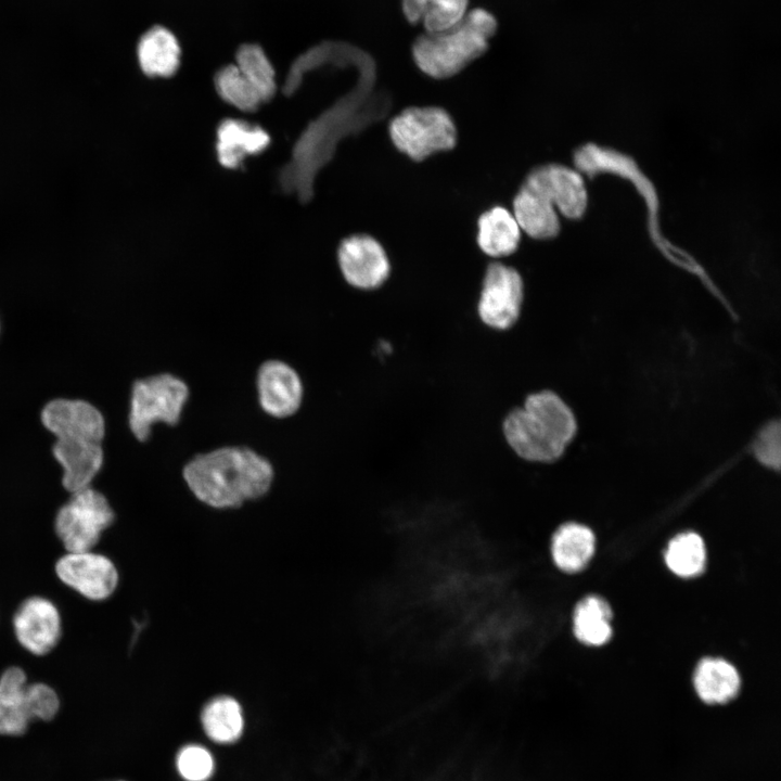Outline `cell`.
Instances as JSON below:
<instances>
[{
  "label": "cell",
  "instance_id": "obj_1",
  "mask_svg": "<svg viewBox=\"0 0 781 781\" xmlns=\"http://www.w3.org/2000/svg\"><path fill=\"white\" fill-rule=\"evenodd\" d=\"M182 474L200 501L226 509L264 496L271 486L273 468L247 447L228 446L195 456Z\"/></svg>",
  "mask_w": 781,
  "mask_h": 781
},
{
  "label": "cell",
  "instance_id": "obj_2",
  "mask_svg": "<svg viewBox=\"0 0 781 781\" xmlns=\"http://www.w3.org/2000/svg\"><path fill=\"white\" fill-rule=\"evenodd\" d=\"M40 419L56 437L52 453L63 469V487L72 494L90 486L103 464L102 413L85 400L53 399Z\"/></svg>",
  "mask_w": 781,
  "mask_h": 781
},
{
  "label": "cell",
  "instance_id": "obj_3",
  "mask_svg": "<svg viewBox=\"0 0 781 781\" xmlns=\"http://www.w3.org/2000/svg\"><path fill=\"white\" fill-rule=\"evenodd\" d=\"M577 433L575 414L556 392L529 393L502 421V434L512 452L529 463L560 461Z\"/></svg>",
  "mask_w": 781,
  "mask_h": 781
},
{
  "label": "cell",
  "instance_id": "obj_4",
  "mask_svg": "<svg viewBox=\"0 0 781 781\" xmlns=\"http://www.w3.org/2000/svg\"><path fill=\"white\" fill-rule=\"evenodd\" d=\"M496 29L491 13L481 8L470 10L454 26L419 36L412 46L414 63L431 78H451L486 52Z\"/></svg>",
  "mask_w": 781,
  "mask_h": 781
},
{
  "label": "cell",
  "instance_id": "obj_5",
  "mask_svg": "<svg viewBox=\"0 0 781 781\" xmlns=\"http://www.w3.org/2000/svg\"><path fill=\"white\" fill-rule=\"evenodd\" d=\"M397 152L422 163L457 145L458 130L449 112L438 105H410L394 115L386 126Z\"/></svg>",
  "mask_w": 781,
  "mask_h": 781
},
{
  "label": "cell",
  "instance_id": "obj_6",
  "mask_svg": "<svg viewBox=\"0 0 781 781\" xmlns=\"http://www.w3.org/2000/svg\"><path fill=\"white\" fill-rule=\"evenodd\" d=\"M189 394L188 385L170 373L136 381L131 387L129 411V427L135 437L146 440L152 426L158 422L177 425Z\"/></svg>",
  "mask_w": 781,
  "mask_h": 781
},
{
  "label": "cell",
  "instance_id": "obj_7",
  "mask_svg": "<svg viewBox=\"0 0 781 781\" xmlns=\"http://www.w3.org/2000/svg\"><path fill=\"white\" fill-rule=\"evenodd\" d=\"M56 512L54 532L66 552L93 550L115 514L106 497L88 486L71 494Z\"/></svg>",
  "mask_w": 781,
  "mask_h": 781
},
{
  "label": "cell",
  "instance_id": "obj_8",
  "mask_svg": "<svg viewBox=\"0 0 781 781\" xmlns=\"http://www.w3.org/2000/svg\"><path fill=\"white\" fill-rule=\"evenodd\" d=\"M524 296L520 271L500 259H489L476 302L477 317L491 330L507 331L520 319Z\"/></svg>",
  "mask_w": 781,
  "mask_h": 781
},
{
  "label": "cell",
  "instance_id": "obj_9",
  "mask_svg": "<svg viewBox=\"0 0 781 781\" xmlns=\"http://www.w3.org/2000/svg\"><path fill=\"white\" fill-rule=\"evenodd\" d=\"M336 265L345 284L358 291L380 289L392 271L389 257L382 243L360 232L348 234L340 241Z\"/></svg>",
  "mask_w": 781,
  "mask_h": 781
},
{
  "label": "cell",
  "instance_id": "obj_10",
  "mask_svg": "<svg viewBox=\"0 0 781 781\" xmlns=\"http://www.w3.org/2000/svg\"><path fill=\"white\" fill-rule=\"evenodd\" d=\"M59 580L90 601H104L116 590L119 574L114 562L93 550L66 552L54 564Z\"/></svg>",
  "mask_w": 781,
  "mask_h": 781
},
{
  "label": "cell",
  "instance_id": "obj_11",
  "mask_svg": "<svg viewBox=\"0 0 781 781\" xmlns=\"http://www.w3.org/2000/svg\"><path fill=\"white\" fill-rule=\"evenodd\" d=\"M12 626L20 645L36 656L50 653L62 636V617L57 606L41 596L29 597L20 604Z\"/></svg>",
  "mask_w": 781,
  "mask_h": 781
},
{
  "label": "cell",
  "instance_id": "obj_12",
  "mask_svg": "<svg viewBox=\"0 0 781 781\" xmlns=\"http://www.w3.org/2000/svg\"><path fill=\"white\" fill-rule=\"evenodd\" d=\"M521 184L545 196L555 209L569 219L580 218L587 207V191L580 175L560 164L530 169Z\"/></svg>",
  "mask_w": 781,
  "mask_h": 781
},
{
  "label": "cell",
  "instance_id": "obj_13",
  "mask_svg": "<svg viewBox=\"0 0 781 781\" xmlns=\"http://www.w3.org/2000/svg\"><path fill=\"white\" fill-rule=\"evenodd\" d=\"M258 400L261 409L274 418L294 414L303 400V384L297 372L280 360L265 361L258 369Z\"/></svg>",
  "mask_w": 781,
  "mask_h": 781
},
{
  "label": "cell",
  "instance_id": "obj_14",
  "mask_svg": "<svg viewBox=\"0 0 781 781\" xmlns=\"http://www.w3.org/2000/svg\"><path fill=\"white\" fill-rule=\"evenodd\" d=\"M523 233L510 208L495 205L481 213L476 219L475 242L489 259L512 256L522 243Z\"/></svg>",
  "mask_w": 781,
  "mask_h": 781
},
{
  "label": "cell",
  "instance_id": "obj_15",
  "mask_svg": "<svg viewBox=\"0 0 781 781\" xmlns=\"http://www.w3.org/2000/svg\"><path fill=\"white\" fill-rule=\"evenodd\" d=\"M25 670L10 666L0 675V735H24L35 722Z\"/></svg>",
  "mask_w": 781,
  "mask_h": 781
},
{
  "label": "cell",
  "instance_id": "obj_16",
  "mask_svg": "<svg viewBox=\"0 0 781 781\" xmlns=\"http://www.w3.org/2000/svg\"><path fill=\"white\" fill-rule=\"evenodd\" d=\"M270 138L260 126L242 119L227 118L217 128L216 152L220 165L240 167L246 156L258 155L269 145Z\"/></svg>",
  "mask_w": 781,
  "mask_h": 781
},
{
  "label": "cell",
  "instance_id": "obj_17",
  "mask_svg": "<svg viewBox=\"0 0 781 781\" xmlns=\"http://www.w3.org/2000/svg\"><path fill=\"white\" fill-rule=\"evenodd\" d=\"M137 56L144 75L169 78L180 67L182 49L178 38L169 28L154 25L140 37Z\"/></svg>",
  "mask_w": 781,
  "mask_h": 781
},
{
  "label": "cell",
  "instance_id": "obj_18",
  "mask_svg": "<svg viewBox=\"0 0 781 781\" xmlns=\"http://www.w3.org/2000/svg\"><path fill=\"white\" fill-rule=\"evenodd\" d=\"M510 209L522 233L533 240H550L560 232L561 225L554 206L545 196L523 184L513 195Z\"/></svg>",
  "mask_w": 781,
  "mask_h": 781
},
{
  "label": "cell",
  "instance_id": "obj_19",
  "mask_svg": "<svg viewBox=\"0 0 781 781\" xmlns=\"http://www.w3.org/2000/svg\"><path fill=\"white\" fill-rule=\"evenodd\" d=\"M596 550L593 532L576 522L560 524L552 533L549 552L553 564L563 573L580 572Z\"/></svg>",
  "mask_w": 781,
  "mask_h": 781
},
{
  "label": "cell",
  "instance_id": "obj_20",
  "mask_svg": "<svg viewBox=\"0 0 781 781\" xmlns=\"http://www.w3.org/2000/svg\"><path fill=\"white\" fill-rule=\"evenodd\" d=\"M693 687L703 703L722 705L738 696L741 689V677L737 668L728 661L705 657L694 669Z\"/></svg>",
  "mask_w": 781,
  "mask_h": 781
},
{
  "label": "cell",
  "instance_id": "obj_21",
  "mask_svg": "<svg viewBox=\"0 0 781 781\" xmlns=\"http://www.w3.org/2000/svg\"><path fill=\"white\" fill-rule=\"evenodd\" d=\"M205 735L219 745H230L243 734L245 720L241 704L230 695L209 700L200 715Z\"/></svg>",
  "mask_w": 781,
  "mask_h": 781
},
{
  "label": "cell",
  "instance_id": "obj_22",
  "mask_svg": "<svg viewBox=\"0 0 781 781\" xmlns=\"http://www.w3.org/2000/svg\"><path fill=\"white\" fill-rule=\"evenodd\" d=\"M612 610L606 600L597 596L581 599L573 612V632L584 644L600 646L612 637Z\"/></svg>",
  "mask_w": 781,
  "mask_h": 781
},
{
  "label": "cell",
  "instance_id": "obj_23",
  "mask_svg": "<svg viewBox=\"0 0 781 781\" xmlns=\"http://www.w3.org/2000/svg\"><path fill=\"white\" fill-rule=\"evenodd\" d=\"M234 59V64L255 88L263 103L271 100L277 92V75L263 47L252 42L242 43Z\"/></svg>",
  "mask_w": 781,
  "mask_h": 781
},
{
  "label": "cell",
  "instance_id": "obj_24",
  "mask_svg": "<svg viewBox=\"0 0 781 781\" xmlns=\"http://www.w3.org/2000/svg\"><path fill=\"white\" fill-rule=\"evenodd\" d=\"M664 561L668 569L680 578L700 575L706 563L704 540L694 532L678 534L669 540Z\"/></svg>",
  "mask_w": 781,
  "mask_h": 781
},
{
  "label": "cell",
  "instance_id": "obj_25",
  "mask_svg": "<svg viewBox=\"0 0 781 781\" xmlns=\"http://www.w3.org/2000/svg\"><path fill=\"white\" fill-rule=\"evenodd\" d=\"M214 84L218 95L241 112L253 113L263 103L255 88L235 64H227L218 69Z\"/></svg>",
  "mask_w": 781,
  "mask_h": 781
},
{
  "label": "cell",
  "instance_id": "obj_26",
  "mask_svg": "<svg viewBox=\"0 0 781 781\" xmlns=\"http://www.w3.org/2000/svg\"><path fill=\"white\" fill-rule=\"evenodd\" d=\"M175 767L183 781H208L215 772V759L206 746L189 743L177 752Z\"/></svg>",
  "mask_w": 781,
  "mask_h": 781
},
{
  "label": "cell",
  "instance_id": "obj_27",
  "mask_svg": "<svg viewBox=\"0 0 781 781\" xmlns=\"http://www.w3.org/2000/svg\"><path fill=\"white\" fill-rule=\"evenodd\" d=\"M469 12V0H434L421 23L425 33H439L458 24Z\"/></svg>",
  "mask_w": 781,
  "mask_h": 781
},
{
  "label": "cell",
  "instance_id": "obj_28",
  "mask_svg": "<svg viewBox=\"0 0 781 781\" xmlns=\"http://www.w3.org/2000/svg\"><path fill=\"white\" fill-rule=\"evenodd\" d=\"M754 453L764 465L778 470L780 466V424L772 421L758 433Z\"/></svg>",
  "mask_w": 781,
  "mask_h": 781
},
{
  "label": "cell",
  "instance_id": "obj_29",
  "mask_svg": "<svg viewBox=\"0 0 781 781\" xmlns=\"http://www.w3.org/2000/svg\"><path fill=\"white\" fill-rule=\"evenodd\" d=\"M434 0H401L405 17L410 23H420L426 8Z\"/></svg>",
  "mask_w": 781,
  "mask_h": 781
},
{
  "label": "cell",
  "instance_id": "obj_30",
  "mask_svg": "<svg viewBox=\"0 0 781 781\" xmlns=\"http://www.w3.org/2000/svg\"><path fill=\"white\" fill-rule=\"evenodd\" d=\"M107 781H128V780H125V779H115V780H107Z\"/></svg>",
  "mask_w": 781,
  "mask_h": 781
}]
</instances>
